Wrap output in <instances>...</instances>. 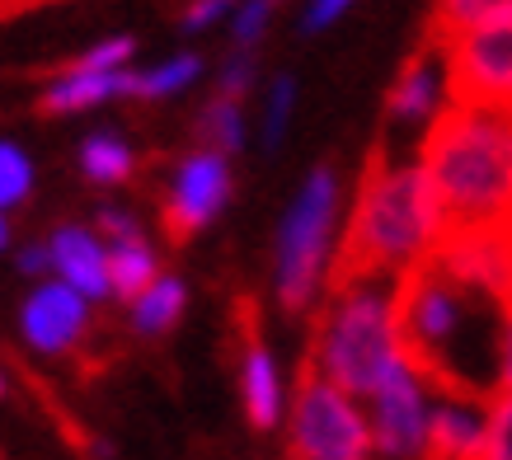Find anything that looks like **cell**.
<instances>
[{
    "label": "cell",
    "mask_w": 512,
    "mask_h": 460,
    "mask_svg": "<svg viewBox=\"0 0 512 460\" xmlns=\"http://www.w3.org/2000/svg\"><path fill=\"white\" fill-rule=\"evenodd\" d=\"M0 395H5V376H0Z\"/></svg>",
    "instance_id": "cell-33"
},
{
    "label": "cell",
    "mask_w": 512,
    "mask_h": 460,
    "mask_svg": "<svg viewBox=\"0 0 512 460\" xmlns=\"http://www.w3.org/2000/svg\"><path fill=\"white\" fill-rule=\"evenodd\" d=\"M240 404H245L249 428L273 432L287 423V371H282L278 353L268 348L264 334H245V348H240Z\"/></svg>",
    "instance_id": "cell-14"
},
{
    "label": "cell",
    "mask_w": 512,
    "mask_h": 460,
    "mask_svg": "<svg viewBox=\"0 0 512 460\" xmlns=\"http://www.w3.org/2000/svg\"><path fill=\"white\" fill-rule=\"evenodd\" d=\"M202 76V57L198 52H174L156 66H141L132 71V99H146V104H160V99H179L184 90H193Z\"/></svg>",
    "instance_id": "cell-21"
},
{
    "label": "cell",
    "mask_w": 512,
    "mask_h": 460,
    "mask_svg": "<svg viewBox=\"0 0 512 460\" xmlns=\"http://www.w3.org/2000/svg\"><path fill=\"white\" fill-rule=\"evenodd\" d=\"M47 245V263H52V277L66 282L71 292H80L85 301H109V245L94 226H80V221H66L43 240Z\"/></svg>",
    "instance_id": "cell-13"
},
{
    "label": "cell",
    "mask_w": 512,
    "mask_h": 460,
    "mask_svg": "<svg viewBox=\"0 0 512 460\" xmlns=\"http://www.w3.org/2000/svg\"><path fill=\"white\" fill-rule=\"evenodd\" d=\"M489 399L437 385L433 428H428V460H480Z\"/></svg>",
    "instance_id": "cell-15"
},
{
    "label": "cell",
    "mask_w": 512,
    "mask_h": 460,
    "mask_svg": "<svg viewBox=\"0 0 512 460\" xmlns=\"http://www.w3.org/2000/svg\"><path fill=\"white\" fill-rule=\"evenodd\" d=\"M249 141V113L240 99H226V94H212L198 113V146L221 155H240Z\"/></svg>",
    "instance_id": "cell-20"
},
{
    "label": "cell",
    "mask_w": 512,
    "mask_h": 460,
    "mask_svg": "<svg viewBox=\"0 0 512 460\" xmlns=\"http://www.w3.org/2000/svg\"><path fill=\"white\" fill-rule=\"evenodd\" d=\"M287 451L292 460H372V432L362 404L306 371L292 385L287 404Z\"/></svg>",
    "instance_id": "cell-6"
},
{
    "label": "cell",
    "mask_w": 512,
    "mask_h": 460,
    "mask_svg": "<svg viewBox=\"0 0 512 460\" xmlns=\"http://www.w3.org/2000/svg\"><path fill=\"white\" fill-rule=\"evenodd\" d=\"M400 324L409 357L437 385L484 399L494 395L498 306L480 301L437 263H428L400 282Z\"/></svg>",
    "instance_id": "cell-3"
},
{
    "label": "cell",
    "mask_w": 512,
    "mask_h": 460,
    "mask_svg": "<svg viewBox=\"0 0 512 460\" xmlns=\"http://www.w3.org/2000/svg\"><path fill=\"white\" fill-rule=\"evenodd\" d=\"M480 460H512V395H489Z\"/></svg>",
    "instance_id": "cell-27"
},
{
    "label": "cell",
    "mask_w": 512,
    "mask_h": 460,
    "mask_svg": "<svg viewBox=\"0 0 512 460\" xmlns=\"http://www.w3.org/2000/svg\"><path fill=\"white\" fill-rule=\"evenodd\" d=\"M494 395H512V306L498 310V343H494Z\"/></svg>",
    "instance_id": "cell-29"
},
{
    "label": "cell",
    "mask_w": 512,
    "mask_h": 460,
    "mask_svg": "<svg viewBox=\"0 0 512 460\" xmlns=\"http://www.w3.org/2000/svg\"><path fill=\"white\" fill-rule=\"evenodd\" d=\"M357 0H301V33H329Z\"/></svg>",
    "instance_id": "cell-30"
},
{
    "label": "cell",
    "mask_w": 512,
    "mask_h": 460,
    "mask_svg": "<svg viewBox=\"0 0 512 460\" xmlns=\"http://www.w3.org/2000/svg\"><path fill=\"white\" fill-rule=\"evenodd\" d=\"M137 71V66H132ZM132 71H90V66L71 62L66 71L52 76V85L43 90V108L57 118L85 113V108L113 104V99H132Z\"/></svg>",
    "instance_id": "cell-16"
},
{
    "label": "cell",
    "mask_w": 512,
    "mask_h": 460,
    "mask_svg": "<svg viewBox=\"0 0 512 460\" xmlns=\"http://www.w3.org/2000/svg\"><path fill=\"white\" fill-rule=\"evenodd\" d=\"M104 245H109V292H113V301H132V296H141L160 273H165V268H160V249H156V240L146 235V226L127 230V235H113V240H104Z\"/></svg>",
    "instance_id": "cell-17"
},
{
    "label": "cell",
    "mask_w": 512,
    "mask_h": 460,
    "mask_svg": "<svg viewBox=\"0 0 512 460\" xmlns=\"http://www.w3.org/2000/svg\"><path fill=\"white\" fill-rule=\"evenodd\" d=\"M184 306H188V282L179 273H160L146 292L127 301V324L141 338H165L174 324L184 320Z\"/></svg>",
    "instance_id": "cell-18"
},
{
    "label": "cell",
    "mask_w": 512,
    "mask_h": 460,
    "mask_svg": "<svg viewBox=\"0 0 512 460\" xmlns=\"http://www.w3.org/2000/svg\"><path fill=\"white\" fill-rule=\"evenodd\" d=\"M282 0H240L235 5V15L226 19V29H231V47L235 52H259L273 29V15H278Z\"/></svg>",
    "instance_id": "cell-24"
},
{
    "label": "cell",
    "mask_w": 512,
    "mask_h": 460,
    "mask_svg": "<svg viewBox=\"0 0 512 460\" xmlns=\"http://www.w3.org/2000/svg\"><path fill=\"white\" fill-rule=\"evenodd\" d=\"M19 268L33 277H47L52 273V263H47V245H24L19 249Z\"/></svg>",
    "instance_id": "cell-31"
},
{
    "label": "cell",
    "mask_w": 512,
    "mask_h": 460,
    "mask_svg": "<svg viewBox=\"0 0 512 460\" xmlns=\"http://www.w3.org/2000/svg\"><path fill=\"white\" fill-rule=\"evenodd\" d=\"M254 85H259V52H235L231 47L217 66V94L245 104L249 94H254Z\"/></svg>",
    "instance_id": "cell-26"
},
{
    "label": "cell",
    "mask_w": 512,
    "mask_h": 460,
    "mask_svg": "<svg viewBox=\"0 0 512 460\" xmlns=\"http://www.w3.org/2000/svg\"><path fill=\"white\" fill-rule=\"evenodd\" d=\"M414 155L451 230L512 226V108L456 99Z\"/></svg>",
    "instance_id": "cell-2"
},
{
    "label": "cell",
    "mask_w": 512,
    "mask_h": 460,
    "mask_svg": "<svg viewBox=\"0 0 512 460\" xmlns=\"http://www.w3.org/2000/svg\"><path fill=\"white\" fill-rule=\"evenodd\" d=\"M343 221H348V179L339 165H311L292 188V198L273 230V301L282 315H315L343 273Z\"/></svg>",
    "instance_id": "cell-5"
},
{
    "label": "cell",
    "mask_w": 512,
    "mask_h": 460,
    "mask_svg": "<svg viewBox=\"0 0 512 460\" xmlns=\"http://www.w3.org/2000/svg\"><path fill=\"white\" fill-rule=\"evenodd\" d=\"M10 245V212H0V249Z\"/></svg>",
    "instance_id": "cell-32"
},
{
    "label": "cell",
    "mask_w": 512,
    "mask_h": 460,
    "mask_svg": "<svg viewBox=\"0 0 512 460\" xmlns=\"http://www.w3.org/2000/svg\"><path fill=\"white\" fill-rule=\"evenodd\" d=\"M33 193V160L19 141H0V212H15Z\"/></svg>",
    "instance_id": "cell-25"
},
{
    "label": "cell",
    "mask_w": 512,
    "mask_h": 460,
    "mask_svg": "<svg viewBox=\"0 0 512 460\" xmlns=\"http://www.w3.org/2000/svg\"><path fill=\"white\" fill-rule=\"evenodd\" d=\"M10 5H15V0H10Z\"/></svg>",
    "instance_id": "cell-35"
},
{
    "label": "cell",
    "mask_w": 512,
    "mask_h": 460,
    "mask_svg": "<svg viewBox=\"0 0 512 460\" xmlns=\"http://www.w3.org/2000/svg\"><path fill=\"white\" fill-rule=\"evenodd\" d=\"M357 404H362L367 432H372V460H428L437 381L414 357L390 367Z\"/></svg>",
    "instance_id": "cell-7"
},
{
    "label": "cell",
    "mask_w": 512,
    "mask_h": 460,
    "mask_svg": "<svg viewBox=\"0 0 512 460\" xmlns=\"http://www.w3.org/2000/svg\"><path fill=\"white\" fill-rule=\"evenodd\" d=\"M90 301L80 292H71L66 282L57 277H43L24 306H19V334L29 343L33 353H47V357H62V353H76L85 334H90Z\"/></svg>",
    "instance_id": "cell-12"
},
{
    "label": "cell",
    "mask_w": 512,
    "mask_h": 460,
    "mask_svg": "<svg viewBox=\"0 0 512 460\" xmlns=\"http://www.w3.org/2000/svg\"><path fill=\"white\" fill-rule=\"evenodd\" d=\"M456 104V85H451V71H447V52H442V43H423L414 47L409 57H404V66L395 71V80H390L386 90V132L395 146H386V151H419V141L428 137L437 127V118L447 113V108Z\"/></svg>",
    "instance_id": "cell-8"
},
{
    "label": "cell",
    "mask_w": 512,
    "mask_h": 460,
    "mask_svg": "<svg viewBox=\"0 0 512 460\" xmlns=\"http://www.w3.org/2000/svg\"><path fill=\"white\" fill-rule=\"evenodd\" d=\"M456 99L512 108V19H494L456 38H442Z\"/></svg>",
    "instance_id": "cell-10"
},
{
    "label": "cell",
    "mask_w": 512,
    "mask_h": 460,
    "mask_svg": "<svg viewBox=\"0 0 512 460\" xmlns=\"http://www.w3.org/2000/svg\"><path fill=\"white\" fill-rule=\"evenodd\" d=\"M404 324H400V282L372 273H339L329 296L315 306L311 329V376L339 385L343 395L367 399L390 367H400Z\"/></svg>",
    "instance_id": "cell-4"
},
{
    "label": "cell",
    "mask_w": 512,
    "mask_h": 460,
    "mask_svg": "<svg viewBox=\"0 0 512 460\" xmlns=\"http://www.w3.org/2000/svg\"><path fill=\"white\" fill-rule=\"evenodd\" d=\"M0 5H10V0H0Z\"/></svg>",
    "instance_id": "cell-34"
},
{
    "label": "cell",
    "mask_w": 512,
    "mask_h": 460,
    "mask_svg": "<svg viewBox=\"0 0 512 460\" xmlns=\"http://www.w3.org/2000/svg\"><path fill=\"white\" fill-rule=\"evenodd\" d=\"M296 104H301V85H296L292 71L268 76L264 99H259V146H264V151H278L282 141L292 137Z\"/></svg>",
    "instance_id": "cell-22"
},
{
    "label": "cell",
    "mask_w": 512,
    "mask_h": 460,
    "mask_svg": "<svg viewBox=\"0 0 512 460\" xmlns=\"http://www.w3.org/2000/svg\"><path fill=\"white\" fill-rule=\"evenodd\" d=\"M235 5H240V0H188L184 15H179V29L184 33L217 29V24H226V19L235 15Z\"/></svg>",
    "instance_id": "cell-28"
},
{
    "label": "cell",
    "mask_w": 512,
    "mask_h": 460,
    "mask_svg": "<svg viewBox=\"0 0 512 460\" xmlns=\"http://www.w3.org/2000/svg\"><path fill=\"white\" fill-rule=\"evenodd\" d=\"M494 19H512V0H433V38H456L466 29L494 24Z\"/></svg>",
    "instance_id": "cell-23"
},
{
    "label": "cell",
    "mask_w": 512,
    "mask_h": 460,
    "mask_svg": "<svg viewBox=\"0 0 512 460\" xmlns=\"http://www.w3.org/2000/svg\"><path fill=\"white\" fill-rule=\"evenodd\" d=\"M235 193V169L231 155L207 151V146H193L174 160L170 184H165V202H160V216H165V230L174 240H193L212 226L226 207H231Z\"/></svg>",
    "instance_id": "cell-9"
},
{
    "label": "cell",
    "mask_w": 512,
    "mask_h": 460,
    "mask_svg": "<svg viewBox=\"0 0 512 460\" xmlns=\"http://www.w3.org/2000/svg\"><path fill=\"white\" fill-rule=\"evenodd\" d=\"M433 263L489 306H512V226L451 230Z\"/></svg>",
    "instance_id": "cell-11"
},
{
    "label": "cell",
    "mask_w": 512,
    "mask_h": 460,
    "mask_svg": "<svg viewBox=\"0 0 512 460\" xmlns=\"http://www.w3.org/2000/svg\"><path fill=\"white\" fill-rule=\"evenodd\" d=\"M80 174L99 188H118L127 184L132 174H137V151H132V141L123 132H90V137L80 141Z\"/></svg>",
    "instance_id": "cell-19"
},
{
    "label": "cell",
    "mask_w": 512,
    "mask_h": 460,
    "mask_svg": "<svg viewBox=\"0 0 512 460\" xmlns=\"http://www.w3.org/2000/svg\"><path fill=\"white\" fill-rule=\"evenodd\" d=\"M451 221L423 174L419 155L376 151L362 169L357 188H348V221H343V273H372L404 282L437 259Z\"/></svg>",
    "instance_id": "cell-1"
}]
</instances>
